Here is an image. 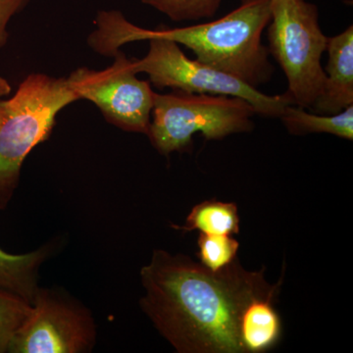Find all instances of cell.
I'll use <instances>...</instances> for the list:
<instances>
[{"instance_id": "ac0fdd59", "label": "cell", "mask_w": 353, "mask_h": 353, "mask_svg": "<svg viewBox=\"0 0 353 353\" xmlns=\"http://www.w3.org/2000/svg\"><path fill=\"white\" fill-rule=\"evenodd\" d=\"M11 90H12V88L8 81L0 76V99L10 94Z\"/></svg>"}, {"instance_id": "8fae6325", "label": "cell", "mask_w": 353, "mask_h": 353, "mask_svg": "<svg viewBox=\"0 0 353 353\" xmlns=\"http://www.w3.org/2000/svg\"><path fill=\"white\" fill-rule=\"evenodd\" d=\"M277 292L256 297L241 315L240 338L245 353L268 352L278 345L282 336V322L274 307Z\"/></svg>"}, {"instance_id": "5b68a950", "label": "cell", "mask_w": 353, "mask_h": 353, "mask_svg": "<svg viewBox=\"0 0 353 353\" xmlns=\"http://www.w3.org/2000/svg\"><path fill=\"white\" fill-rule=\"evenodd\" d=\"M271 11L269 51L287 77V94L299 108H313L326 80L321 58L329 41L317 7L305 0H271Z\"/></svg>"}, {"instance_id": "7a4b0ae2", "label": "cell", "mask_w": 353, "mask_h": 353, "mask_svg": "<svg viewBox=\"0 0 353 353\" xmlns=\"http://www.w3.org/2000/svg\"><path fill=\"white\" fill-rule=\"evenodd\" d=\"M271 0H241V6L213 22L169 29L160 26L146 30L129 22L118 10H101L97 29L88 36L94 52L113 57L121 46L159 37L182 44L196 59L256 88L269 81L273 68L262 32L271 20Z\"/></svg>"}, {"instance_id": "2e32d148", "label": "cell", "mask_w": 353, "mask_h": 353, "mask_svg": "<svg viewBox=\"0 0 353 353\" xmlns=\"http://www.w3.org/2000/svg\"><path fill=\"white\" fill-rule=\"evenodd\" d=\"M31 311V304L20 297L0 292V353L8 350L13 334Z\"/></svg>"}, {"instance_id": "7c38bea8", "label": "cell", "mask_w": 353, "mask_h": 353, "mask_svg": "<svg viewBox=\"0 0 353 353\" xmlns=\"http://www.w3.org/2000/svg\"><path fill=\"white\" fill-rule=\"evenodd\" d=\"M171 227L183 233L197 230L209 234H236L240 233L238 206L233 202L203 201L192 208L185 224Z\"/></svg>"}, {"instance_id": "e0dca14e", "label": "cell", "mask_w": 353, "mask_h": 353, "mask_svg": "<svg viewBox=\"0 0 353 353\" xmlns=\"http://www.w3.org/2000/svg\"><path fill=\"white\" fill-rule=\"evenodd\" d=\"M30 0H0V50L8 43L9 22L21 11L24 10Z\"/></svg>"}, {"instance_id": "4fadbf2b", "label": "cell", "mask_w": 353, "mask_h": 353, "mask_svg": "<svg viewBox=\"0 0 353 353\" xmlns=\"http://www.w3.org/2000/svg\"><path fill=\"white\" fill-rule=\"evenodd\" d=\"M280 119L292 134L325 132L348 141L353 139V105L348 106L340 113L316 115L290 104L285 108Z\"/></svg>"}, {"instance_id": "6da1fadb", "label": "cell", "mask_w": 353, "mask_h": 353, "mask_svg": "<svg viewBox=\"0 0 353 353\" xmlns=\"http://www.w3.org/2000/svg\"><path fill=\"white\" fill-rule=\"evenodd\" d=\"M141 307L181 353H245L241 315L256 297L277 292L264 271H246L238 259L213 272L187 255L155 250L141 270Z\"/></svg>"}, {"instance_id": "ba28073f", "label": "cell", "mask_w": 353, "mask_h": 353, "mask_svg": "<svg viewBox=\"0 0 353 353\" xmlns=\"http://www.w3.org/2000/svg\"><path fill=\"white\" fill-rule=\"evenodd\" d=\"M110 67L101 71L79 68L67 80L79 99L99 108L105 120L123 131L148 136L155 92L150 83L139 80L129 59L118 51Z\"/></svg>"}, {"instance_id": "3957f363", "label": "cell", "mask_w": 353, "mask_h": 353, "mask_svg": "<svg viewBox=\"0 0 353 353\" xmlns=\"http://www.w3.org/2000/svg\"><path fill=\"white\" fill-rule=\"evenodd\" d=\"M77 101L67 78L43 73L30 74L12 97L0 101V210L12 199L26 158L50 138L58 113Z\"/></svg>"}, {"instance_id": "9c48e42d", "label": "cell", "mask_w": 353, "mask_h": 353, "mask_svg": "<svg viewBox=\"0 0 353 353\" xmlns=\"http://www.w3.org/2000/svg\"><path fill=\"white\" fill-rule=\"evenodd\" d=\"M327 50L329 61L321 97L315 102L321 114L340 113L353 105V27L330 38Z\"/></svg>"}, {"instance_id": "30bf717a", "label": "cell", "mask_w": 353, "mask_h": 353, "mask_svg": "<svg viewBox=\"0 0 353 353\" xmlns=\"http://www.w3.org/2000/svg\"><path fill=\"white\" fill-rule=\"evenodd\" d=\"M57 248V241H48L24 254H11L0 248V292L32 304L39 289V268Z\"/></svg>"}, {"instance_id": "5bb4252c", "label": "cell", "mask_w": 353, "mask_h": 353, "mask_svg": "<svg viewBox=\"0 0 353 353\" xmlns=\"http://www.w3.org/2000/svg\"><path fill=\"white\" fill-rule=\"evenodd\" d=\"M199 259L209 270L216 272L225 268L236 259L240 243L230 234L199 233Z\"/></svg>"}, {"instance_id": "9a60e30c", "label": "cell", "mask_w": 353, "mask_h": 353, "mask_svg": "<svg viewBox=\"0 0 353 353\" xmlns=\"http://www.w3.org/2000/svg\"><path fill=\"white\" fill-rule=\"evenodd\" d=\"M223 0H141L172 21H196L212 18L217 13Z\"/></svg>"}, {"instance_id": "d6986e66", "label": "cell", "mask_w": 353, "mask_h": 353, "mask_svg": "<svg viewBox=\"0 0 353 353\" xmlns=\"http://www.w3.org/2000/svg\"><path fill=\"white\" fill-rule=\"evenodd\" d=\"M347 1H352V0H347Z\"/></svg>"}, {"instance_id": "52a82bcc", "label": "cell", "mask_w": 353, "mask_h": 353, "mask_svg": "<svg viewBox=\"0 0 353 353\" xmlns=\"http://www.w3.org/2000/svg\"><path fill=\"white\" fill-rule=\"evenodd\" d=\"M95 343L97 325L90 311L63 292L39 287L7 352L85 353Z\"/></svg>"}, {"instance_id": "277c9868", "label": "cell", "mask_w": 353, "mask_h": 353, "mask_svg": "<svg viewBox=\"0 0 353 353\" xmlns=\"http://www.w3.org/2000/svg\"><path fill=\"white\" fill-rule=\"evenodd\" d=\"M254 114V108L240 97L182 90L155 92L148 137L160 154L187 152L196 132L206 139H222L252 131Z\"/></svg>"}, {"instance_id": "8992f818", "label": "cell", "mask_w": 353, "mask_h": 353, "mask_svg": "<svg viewBox=\"0 0 353 353\" xmlns=\"http://www.w3.org/2000/svg\"><path fill=\"white\" fill-rule=\"evenodd\" d=\"M150 50L143 59H132L137 74L145 73L155 88H165L192 94L228 95L245 99L256 114L267 117L282 115L292 104L289 95L262 94L240 79L185 57L178 43L154 37L148 39Z\"/></svg>"}]
</instances>
